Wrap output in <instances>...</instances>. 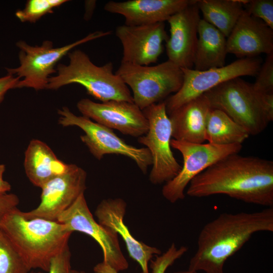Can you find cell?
<instances>
[{
	"label": "cell",
	"mask_w": 273,
	"mask_h": 273,
	"mask_svg": "<svg viewBox=\"0 0 273 273\" xmlns=\"http://www.w3.org/2000/svg\"><path fill=\"white\" fill-rule=\"evenodd\" d=\"M250 135L241 125L221 110L211 109L207 120L205 140L218 145L242 144Z\"/></svg>",
	"instance_id": "obj_24"
},
{
	"label": "cell",
	"mask_w": 273,
	"mask_h": 273,
	"mask_svg": "<svg viewBox=\"0 0 273 273\" xmlns=\"http://www.w3.org/2000/svg\"><path fill=\"white\" fill-rule=\"evenodd\" d=\"M58 113L59 124L64 127L75 126L84 132L80 136L81 141L98 160L106 154L123 155L133 160L144 174L152 165L151 155L147 148H136L126 143L112 129L84 116L76 115L67 107L59 109Z\"/></svg>",
	"instance_id": "obj_8"
},
{
	"label": "cell",
	"mask_w": 273,
	"mask_h": 273,
	"mask_svg": "<svg viewBox=\"0 0 273 273\" xmlns=\"http://www.w3.org/2000/svg\"><path fill=\"white\" fill-rule=\"evenodd\" d=\"M115 73L131 89L133 102L142 110L176 93L183 81L181 68L168 60L152 66L121 62Z\"/></svg>",
	"instance_id": "obj_6"
},
{
	"label": "cell",
	"mask_w": 273,
	"mask_h": 273,
	"mask_svg": "<svg viewBox=\"0 0 273 273\" xmlns=\"http://www.w3.org/2000/svg\"><path fill=\"white\" fill-rule=\"evenodd\" d=\"M0 229L30 270L39 268L48 272L52 259L68 247L72 233L57 221L26 218L17 207L3 217Z\"/></svg>",
	"instance_id": "obj_3"
},
{
	"label": "cell",
	"mask_w": 273,
	"mask_h": 273,
	"mask_svg": "<svg viewBox=\"0 0 273 273\" xmlns=\"http://www.w3.org/2000/svg\"><path fill=\"white\" fill-rule=\"evenodd\" d=\"M149 123L147 132L138 138L150 152L152 168L149 180L154 185L167 183L179 172L181 166L171 150V122L164 101L154 104L142 110Z\"/></svg>",
	"instance_id": "obj_9"
},
{
	"label": "cell",
	"mask_w": 273,
	"mask_h": 273,
	"mask_svg": "<svg viewBox=\"0 0 273 273\" xmlns=\"http://www.w3.org/2000/svg\"><path fill=\"white\" fill-rule=\"evenodd\" d=\"M28 273H41L40 272H28Z\"/></svg>",
	"instance_id": "obj_38"
},
{
	"label": "cell",
	"mask_w": 273,
	"mask_h": 273,
	"mask_svg": "<svg viewBox=\"0 0 273 273\" xmlns=\"http://www.w3.org/2000/svg\"><path fill=\"white\" fill-rule=\"evenodd\" d=\"M261 65L260 58L254 57L240 58L223 67L203 71L181 68L180 88L164 101L167 114L224 82L243 76H256Z\"/></svg>",
	"instance_id": "obj_11"
},
{
	"label": "cell",
	"mask_w": 273,
	"mask_h": 273,
	"mask_svg": "<svg viewBox=\"0 0 273 273\" xmlns=\"http://www.w3.org/2000/svg\"><path fill=\"white\" fill-rule=\"evenodd\" d=\"M68 55L69 64L58 65L57 74L50 77L46 89H57L76 83L83 86L87 94L102 102L112 100L133 102L129 87L114 72L112 62L97 66L85 52L79 49Z\"/></svg>",
	"instance_id": "obj_5"
},
{
	"label": "cell",
	"mask_w": 273,
	"mask_h": 273,
	"mask_svg": "<svg viewBox=\"0 0 273 273\" xmlns=\"http://www.w3.org/2000/svg\"><path fill=\"white\" fill-rule=\"evenodd\" d=\"M5 171V165L0 164V194L6 193L11 189V185L3 179V174Z\"/></svg>",
	"instance_id": "obj_34"
},
{
	"label": "cell",
	"mask_w": 273,
	"mask_h": 273,
	"mask_svg": "<svg viewBox=\"0 0 273 273\" xmlns=\"http://www.w3.org/2000/svg\"><path fill=\"white\" fill-rule=\"evenodd\" d=\"M77 107L82 116L124 134L139 138L149 128L143 111L133 102L112 100L97 103L84 98L78 102Z\"/></svg>",
	"instance_id": "obj_14"
},
{
	"label": "cell",
	"mask_w": 273,
	"mask_h": 273,
	"mask_svg": "<svg viewBox=\"0 0 273 273\" xmlns=\"http://www.w3.org/2000/svg\"><path fill=\"white\" fill-rule=\"evenodd\" d=\"M66 0H29L25 7L18 10L15 15L22 22L35 23L53 9L66 3Z\"/></svg>",
	"instance_id": "obj_26"
},
{
	"label": "cell",
	"mask_w": 273,
	"mask_h": 273,
	"mask_svg": "<svg viewBox=\"0 0 273 273\" xmlns=\"http://www.w3.org/2000/svg\"><path fill=\"white\" fill-rule=\"evenodd\" d=\"M21 256L0 229V273H28Z\"/></svg>",
	"instance_id": "obj_25"
},
{
	"label": "cell",
	"mask_w": 273,
	"mask_h": 273,
	"mask_svg": "<svg viewBox=\"0 0 273 273\" xmlns=\"http://www.w3.org/2000/svg\"><path fill=\"white\" fill-rule=\"evenodd\" d=\"M57 221L63 224L70 232H80L92 237L102 249L103 261L117 271L128 268V263L120 248L118 234L95 220L84 193L61 214Z\"/></svg>",
	"instance_id": "obj_12"
},
{
	"label": "cell",
	"mask_w": 273,
	"mask_h": 273,
	"mask_svg": "<svg viewBox=\"0 0 273 273\" xmlns=\"http://www.w3.org/2000/svg\"><path fill=\"white\" fill-rule=\"evenodd\" d=\"M86 172L76 164H68L66 170L41 188L40 202L35 209L22 212L26 218L57 221L58 218L82 194L86 187Z\"/></svg>",
	"instance_id": "obj_13"
},
{
	"label": "cell",
	"mask_w": 273,
	"mask_h": 273,
	"mask_svg": "<svg viewBox=\"0 0 273 273\" xmlns=\"http://www.w3.org/2000/svg\"><path fill=\"white\" fill-rule=\"evenodd\" d=\"M71 253L69 247L51 260L49 273H71Z\"/></svg>",
	"instance_id": "obj_30"
},
{
	"label": "cell",
	"mask_w": 273,
	"mask_h": 273,
	"mask_svg": "<svg viewBox=\"0 0 273 273\" xmlns=\"http://www.w3.org/2000/svg\"><path fill=\"white\" fill-rule=\"evenodd\" d=\"M256 76L253 88L260 94L273 93V53L267 55Z\"/></svg>",
	"instance_id": "obj_27"
},
{
	"label": "cell",
	"mask_w": 273,
	"mask_h": 273,
	"mask_svg": "<svg viewBox=\"0 0 273 273\" xmlns=\"http://www.w3.org/2000/svg\"><path fill=\"white\" fill-rule=\"evenodd\" d=\"M115 35L122 46L121 62L149 66L156 63L164 50L168 35L164 22L153 24L118 26Z\"/></svg>",
	"instance_id": "obj_15"
},
{
	"label": "cell",
	"mask_w": 273,
	"mask_h": 273,
	"mask_svg": "<svg viewBox=\"0 0 273 273\" xmlns=\"http://www.w3.org/2000/svg\"><path fill=\"white\" fill-rule=\"evenodd\" d=\"M94 271L95 273H118L116 270L104 261L95 266Z\"/></svg>",
	"instance_id": "obj_33"
},
{
	"label": "cell",
	"mask_w": 273,
	"mask_h": 273,
	"mask_svg": "<svg viewBox=\"0 0 273 273\" xmlns=\"http://www.w3.org/2000/svg\"><path fill=\"white\" fill-rule=\"evenodd\" d=\"M260 232H273L272 207L253 212L220 214L201 230L188 269L224 273L226 260Z\"/></svg>",
	"instance_id": "obj_2"
},
{
	"label": "cell",
	"mask_w": 273,
	"mask_h": 273,
	"mask_svg": "<svg viewBox=\"0 0 273 273\" xmlns=\"http://www.w3.org/2000/svg\"><path fill=\"white\" fill-rule=\"evenodd\" d=\"M197 1L175 13L167 21L170 35L166 41L168 61L180 68L192 69L198 40L200 10Z\"/></svg>",
	"instance_id": "obj_16"
},
{
	"label": "cell",
	"mask_w": 273,
	"mask_h": 273,
	"mask_svg": "<svg viewBox=\"0 0 273 273\" xmlns=\"http://www.w3.org/2000/svg\"><path fill=\"white\" fill-rule=\"evenodd\" d=\"M172 273H197V272L188 269V270H186L177 271H175V272H172Z\"/></svg>",
	"instance_id": "obj_36"
},
{
	"label": "cell",
	"mask_w": 273,
	"mask_h": 273,
	"mask_svg": "<svg viewBox=\"0 0 273 273\" xmlns=\"http://www.w3.org/2000/svg\"><path fill=\"white\" fill-rule=\"evenodd\" d=\"M112 31H96L66 46L54 48L53 42L46 40L40 46H32L24 41L16 43L19 49L20 65L6 68L8 74L20 78L17 88L29 87L36 90L46 88L50 75L56 73V64L76 47L111 34Z\"/></svg>",
	"instance_id": "obj_7"
},
{
	"label": "cell",
	"mask_w": 273,
	"mask_h": 273,
	"mask_svg": "<svg viewBox=\"0 0 273 273\" xmlns=\"http://www.w3.org/2000/svg\"><path fill=\"white\" fill-rule=\"evenodd\" d=\"M248 0H198L203 19L219 30L226 38L244 11Z\"/></svg>",
	"instance_id": "obj_23"
},
{
	"label": "cell",
	"mask_w": 273,
	"mask_h": 273,
	"mask_svg": "<svg viewBox=\"0 0 273 273\" xmlns=\"http://www.w3.org/2000/svg\"><path fill=\"white\" fill-rule=\"evenodd\" d=\"M188 250L185 246L177 249L173 243L166 253L157 256L154 261H151L150 267L152 273H164L168 267L180 258Z\"/></svg>",
	"instance_id": "obj_29"
},
{
	"label": "cell",
	"mask_w": 273,
	"mask_h": 273,
	"mask_svg": "<svg viewBox=\"0 0 273 273\" xmlns=\"http://www.w3.org/2000/svg\"><path fill=\"white\" fill-rule=\"evenodd\" d=\"M226 37L202 18L199 22L195 54V70L203 71L225 65L227 55Z\"/></svg>",
	"instance_id": "obj_22"
},
{
	"label": "cell",
	"mask_w": 273,
	"mask_h": 273,
	"mask_svg": "<svg viewBox=\"0 0 273 273\" xmlns=\"http://www.w3.org/2000/svg\"><path fill=\"white\" fill-rule=\"evenodd\" d=\"M71 273H84L83 271L71 269Z\"/></svg>",
	"instance_id": "obj_37"
},
{
	"label": "cell",
	"mask_w": 273,
	"mask_h": 273,
	"mask_svg": "<svg viewBox=\"0 0 273 273\" xmlns=\"http://www.w3.org/2000/svg\"><path fill=\"white\" fill-rule=\"evenodd\" d=\"M226 49L240 59L273 53V29L244 10L226 38Z\"/></svg>",
	"instance_id": "obj_17"
},
{
	"label": "cell",
	"mask_w": 273,
	"mask_h": 273,
	"mask_svg": "<svg viewBox=\"0 0 273 273\" xmlns=\"http://www.w3.org/2000/svg\"><path fill=\"white\" fill-rule=\"evenodd\" d=\"M244 10L259 19L273 29V1L251 0L244 5Z\"/></svg>",
	"instance_id": "obj_28"
},
{
	"label": "cell",
	"mask_w": 273,
	"mask_h": 273,
	"mask_svg": "<svg viewBox=\"0 0 273 273\" xmlns=\"http://www.w3.org/2000/svg\"><path fill=\"white\" fill-rule=\"evenodd\" d=\"M170 146L183 158L180 170L162 190L163 197L172 203L185 198V189L195 176L227 156L239 153L242 149V144H197L174 139H171Z\"/></svg>",
	"instance_id": "obj_10"
},
{
	"label": "cell",
	"mask_w": 273,
	"mask_h": 273,
	"mask_svg": "<svg viewBox=\"0 0 273 273\" xmlns=\"http://www.w3.org/2000/svg\"><path fill=\"white\" fill-rule=\"evenodd\" d=\"M20 80L18 77L9 74L0 78V104L4 100L5 96L9 90L17 88Z\"/></svg>",
	"instance_id": "obj_32"
},
{
	"label": "cell",
	"mask_w": 273,
	"mask_h": 273,
	"mask_svg": "<svg viewBox=\"0 0 273 273\" xmlns=\"http://www.w3.org/2000/svg\"><path fill=\"white\" fill-rule=\"evenodd\" d=\"M187 195L223 194L244 202L273 206V162L237 154L227 156L195 176Z\"/></svg>",
	"instance_id": "obj_1"
},
{
	"label": "cell",
	"mask_w": 273,
	"mask_h": 273,
	"mask_svg": "<svg viewBox=\"0 0 273 273\" xmlns=\"http://www.w3.org/2000/svg\"><path fill=\"white\" fill-rule=\"evenodd\" d=\"M195 0L111 1L104 6L110 13L122 15L127 25L136 26L165 22L173 14Z\"/></svg>",
	"instance_id": "obj_19"
},
{
	"label": "cell",
	"mask_w": 273,
	"mask_h": 273,
	"mask_svg": "<svg viewBox=\"0 0 273 273\" xmlns=\"http://www.w3.org/2000/svg\"><path fill=\"white\" fill-rule=\"evenodd\" d=\"M96 1H87L85 2L86 12L85 18L88 19H89L92 15L94 8L96 7Z\"/></svg>",
	"instance_id": "obj_35"
},
{
	"label": "cell",
	"mask_w": 273,
	"mask_h": 273,
	"mask_svg": "<svg viewBox=\"0 0 273 273\" xmlns=\"http://www.w3.org/2000/svg\"><path fill=\"white\" fill-rule=\"evenodd\" d=\"M211 108L203 94L183 104L168 115L173 139L202 144L205 140L208 116Z\"/></svg>",
	"instance_id": "obj_20"
},
{
	"label": "cell",
	"mask_w": 273,
	"mask_h": 273,
	"mask_svg": "<svg viewBox=\"0 0 273 273\" xmlns=\"http://www.w3.org/2000/svg\"><path fill=\"white\" fill-rule=\"evenodd\" d=\"M126 207V204L123 199L109 198L100 202L95 214L100 224L120 235L130 256L140 264L142 272L149 273V261L154 255H160L161 251L138 241L132 236L123 221Z\"/></svg>",
	"instance_id": "obj_18"
},
{
	"label": "cell",
	"mask_w": 273,
	"mask_h": 273,
	"mask_svg": "<svg viewBox=\"0 0 273 273\" xmlns=\"http://www.w3.org/2000/svg\"><path fill=\"white\" fill-rule=\"evenodd\" d=\"M68 164L59 160L52 150L39 140H31L25 152L26 174L35 186L41 188L53 178L64 173Z\"/></svg>",
	"instance_id": "obj_21"
},
{
	"label": "cell",
	"mask_w": 273,
	"mask_h": 273,
	"mask_svg": "<svg viewBox=\"0 0 273 273\" xmlns=\"http://www.w3.org/2000/svg\"><path fill=\"white\" fill-rule=\"evenodd\" d=\"M19 203V198L15 194H0V221L9 211L17 207Z\"/></svg>",
	"instance_id": "obj_31"
},
{
	"label": "cell",
	"mask_w": 273,
	"mask_h": 273,
	"mask_svg": "<svg viewBox=\"0 0 273 273\" xmlns=\"http://www.w3.org/2000/svg\"><path fill=\"white\" fill-rule=\"evenodd\" d=\"M204 95L211 109L224 112L250 135L260 133L273 120V93H259L240 77L224 82Z\"/></svg>",
	"instance_id": "obj_4"
}]
</instances>
